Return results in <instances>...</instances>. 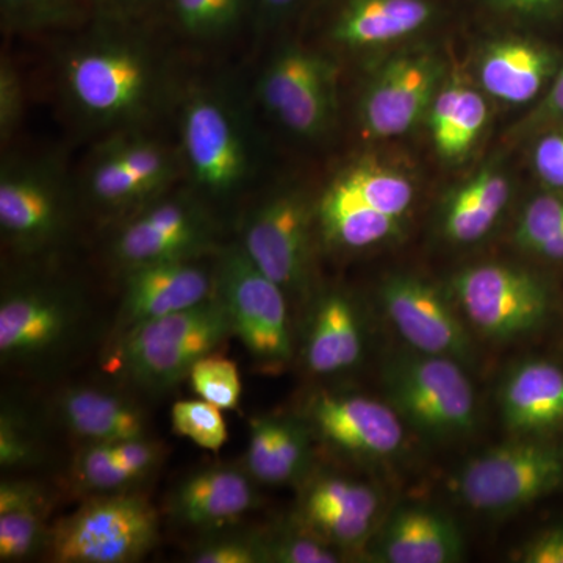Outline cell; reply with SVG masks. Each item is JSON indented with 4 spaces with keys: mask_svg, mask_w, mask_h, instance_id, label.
Here are the masks:
<instances>
[{
    "mask_svg": "<svg viewBox=\"0 0 563 563\" xmlns=\"http://www.w3.org/2000/svg\"><path fill=\"white\" fill-rule=\"evenodd\" d=\"M161 518L150 499L101 493L52 526L47 551L57 563H132L154 550Z\"/></svg>",
    "mask_w": 563,
    "mask_h": 563,
    "instance_id": "cell-3",
    "label": "cell"
},
{
    "mask_svg": "<svg viewBox=\"0 0 563 563\" xmlns=\"http://www.w3.org/2000/svg\"><path fill=\"white\" fill-rule=\"evenodd\" d=\"M379 509V495L368 484L324 474L303 488L296 521L344 553L372 537Z\"/></svg>",
    "mask_w": 563,
    "mask_h": 563,
    "instance_id": "cell-18",
    "label": "cell"
},
{
    "mask_svg": "<svg viewBox=\"0 0 563 563\" xmlns=\"http://www.w3.org/2000/svg\"><path fill=\"white\" fill-rule=\"evenodd\" d=\"M432 18L428 0H350L333 22L332 38L350 47H374L413 35Z\"/></svg>",
    "mask_w": 563,
    "mask_h": 563,
    "instance_id": "cell-25",
    "label": "cell"
},
{
    "mask_svg": "<svg viewBox=\"0 0 563 563\" xmlns=\"http://www.w3.org/2000/svg\"><path fill=\"white\" fill-rule=\"evenodd\" d=\"M532 124L539 125H562L563 124V65L559 68L558 74L547 96L539 109L532 114Z\"/></svg>",
    "mask_w": 563,
    "mask_h": 563,
    "instance_id": "cell-46",
    "label": "cell"
},
{
    "mask_svg": "<svg viewBox=\"0 0 563 563\" xmlns=\"http://www.w3.org/2000/svg\"><path fill=\"white\" fill-rule=\"evenodd\" d=\"M120 29V27H118ZM103 29L63 54L62 91L81 122L102 131L139 129L168 92L166 66L139 35Z\"/></svg>",
    "mask_w": 563,
    "mask_h": 563,
    "instance_id": "cell-1",
    "label": "cell"
},
{
    "mask_svg": "<svg viewBox=\"0 0 563 563\" xmlns=\"http://www.w3.org/2000/svg\"><path fill=\"white\" fill-rule=\"evenodd\" d=\"M339 177L368 206L395 220L402 222L412 207L415 188L401 173L368 162L350 166Z\"/></svg>",
    "mask_w": 563,
    "mask_h": 563,
    "instance_id": "cell-31",
    "label": "cell"
},
{
    "mask_svg": "<svg viewBox=\"0 0 563 563\" xmlns=\"http://www.w3.org/2000/svg\"><path fill=\"white\" fill-rule=\"evenodd\" d=\"M314 220L325 242L350 251L387 242L401 229V221L373 209L340 177L322 192Z\"/></svg>",
    "mask_w": 563,
    "mask_h": 563,
    "instance_id": "cell-26",
    "label": "cell"
},
{
    "mask_svg": "<svg viewBox=\"0 0 563 563\" xmlns=\"http://www.w3.org/2000/svg\"><path fill=\"white\" fill-rule=\"evenodd\" d=\"M380 299L393 328L413 351L473 361L465 324L431 285L413 276H393L380 288Z\"/></svg>",
    "mask_w": 563,
    "mask_h": 563,
    "instance_id": "cell-15",
    "label": "cell"
},
{
    "mask_svg": "<svg viewBox=\"0 0 563 563\" xmlns=\"http://www.w3.org/2000/svg\"><path fill=\"white\" fill-rule=\"evenodd\" d=\"M22 117L20 76L9 58L3 55L0 65V139L5 144L16 132Z\"/></svg>",
    "mask_w": 563,
    "mask_h": 563,
    "instance_id": "cell-42",
    "label": "cell"
},
{
    "mask_svg": "<svg viewBox=\"0 0 563 563\" xmlns=\"http://www.w3.org/2000/svg\"><path fill=\"white\" fill-rule=\"evenodd\" d=\"M521 563H563V525L551 526L533 536L517 554Z\"/></svg>",
    "mask_w": 563,
    "mask_h": 563,
    "instance_id": "cell-44",
    "label": "cell"
},
{
    "mask_svg": "<svg viewBox=\"0 0 563 563\" xmlns=\"http://www.w3.org/2000/svg\"><path fill=\"white\" fill-rule=\"evenodd\" d=\"M310 431L307 422L295 418L255 417L243 468L258 484L285 485L301 479L309 470Z\"/></svg>",
    "mask_w": 563,
    "mask_h": 563,
    "instance_id": "cell-24",
    "label": "cell"
},
{
    "mask_svg": "<svg viewBox=\"0 0 563 563\" xmlns=\"http://www.w3.org/2000/svg\"><path fill=\"white\" fill-rule=\"evenodd\" d=\"M84 322V303L68 285L32 279L11 285L0 301L3 366L35 368L60 357Z\"/></svg>",
    "mask_w": 563,
    "mask_h": 563,
    "instance_id": "cell-8",
    "label": "cell"
},
{
    "mask_svg": "<svg viewBox=\"0 0 563 563\" xmlns=\"http://www.w3.org/2000/svg\"><path fill=\"white\" fill-rule=\"evenodd\" d=\"M442 65L433 55L393 58L374 76L361 101L362 131L368 139H391L412 131L429 113Z\"/></svg>",
    "mask_w": 563,
    "mask_h": 563,
    "instance_id": "cell-14",
    "label": "cell"
},
{
    "mask_svg": "<svg viewBox=\"0 0 563 563\" xmlns=\"http://www.w3.org/2000/svg\"><path fill=\"white\" fill-rule=\"evenodd\" d=\"M232 335L228 313L213 296L191 309L122 333L113 362L144 390H168L187 379L196 362L213 354Z\"/></svg>",
    "mask_w": 563,
    "mask_h": 563,
    "instance_id": "cell-2",
    "label": "cell"
},
{
    "mask_svg": "<svg viewBox=\"0 0 563 563\" xmlns=\"http://www.w3.org/2000/svg\"><path fill=\"white\" fill-rule=\"evenodd\" d=\"M214 296V263H150L124 269V285L114 339L136 325L191 309Z\"/></svg>",
    "mask_w": 563,
    "mask_h": 563,
    "instance_id": "cell-16",
    "label": "cell"
},
{
    "mask_svg": "<svg viewBox=\"0 0 563 563\" xmlns=\"http://www.w3.org/2000/svg\"><path fill=\"white\" fill-rule=\"evenodd\" d=\"M515 242L548 262H563V191L550 190L526 206Z\"/></svg>",
    "mask_w": 563,
    "mask_h": 563,
    "instance_id": "cell-32",
    "label": "cell"
},
{
    "mask_svg": "<svg viewBox=\"0 0 563 563\" xmlns=\"http://www.w3.org/2000/svg\"><path fill=\"white\" fill-rule=\"evenodd\" d=\"M509 198L507 177L496 169H483L448 201L442 221L444 236L457 244L479 242L501 217Z\"/></svg>",
    "mask_w": 563,
    "mask_h": 563,
    "instance_id": "cell-29",
    "label": "cell"
},
{
    "mask_svg": "<svg viewBox=\"0 0 563 563\" xmlns=\"http://www.w3.org/2000/svg\"><path fill=\"white\" fill-rule=\"evenodd\" d=\"M114 451H117L118 461L129 472L135 474L139 481L157 470V465L163 459L161 444L151 440L150 437L114 442Z\"/></svg>",
    "mask_w": 563,
    "mask_h": 563,
    "instance_id": "cell-43",
    "label": "cell"
},
{
    "mask_svg": "<svg viewBox=\"0 0 563 563\" xmlns=\"http://www.w3.org/2000/svg\"><path fill=\"white\" fill-rule=\"evenodd\" d=\"M262 542L266 562L273 563H339L344 555L342 550L299 523L295 529L262 536Z\"/></svg>",
    "mask_w": 563,
    "mask_h": 563,
    "instance_id": "cell-38",
    "label": "cell"
},
{
    "mask_svg": "<svg viewBox=\"0 0 563 563\" xmlns=\"http://www.w3.org/2000/svg\"><path fill=\"white\" fill-rule=\"evenodd\" d=\"M257 95L282 128L302 139H317L335 118V65L318 52L284 47L263 69Z\"/></svg>",
    "mask_w": 563,
    "mask_h": 563,
    "instance_id": "cell-12",
    "label": "cell"
},
{
    "mask_svg": "<svg viewBox=\"0 0 563 563\" xmlns=\"http://www.w3.org/2000/svg\"><path fill=\"white\" fill-rule=\"evenodd\" d=\"M92 2L102 5L110 16L120 21L139 16V14L161 3V0H92Z\"/></svg>",
    "mask_w": 563,
    "mask_h": 563,
    "instance_id": "cell-48",
    "label": "cell"
},
{
    "mask_svg": "<svg viewBox=\"0 0 563 563\" xmlns=\"http://www.w3.org/2000/svg\"><path fill=\"white\" fill-rule=\"evenodd\" d=\"M466 321L498 342L521 339L542 328L551 312V291L542 277L518 266L484 263L451 282Z\"/></svg>",
    "mask_w": 563,
    "mask_h": 563,
    "instance_id": "cell-10",
    "label": "cell"
},
{
    "mask_svg": "<svg viewBox=\"0 0 563 563\" xmlns=\"http://www.w3.org/2000/svg\"><path fill=\"white\" fill-rule=\"evenodd\" d=\"M488 120L484 96L466 85L453 81L437 92L429 121L437 151L446 161H457L466 154Z\"/></svg>",
    "mask_w": 563,
    "mask_h": 563,
    "instance_id": "cell-30",
    "label": "cell"
},
{
    "mask_svg": "<svg viewBox=\"0 0 563 563\" xmlns=\"http://www.w3.org/2000/svg\"><path fill=\"white\" fill-rule=\"evenodd\" d=\"M214 296L258 368L282 372L292 357L287 292L257 268L242 244L218 251Z\"/></svg>",
    "mask_w": 563,
    "mask_h": 563,
    "instance_id": "cell-5",
    "label": "cell"
},
{
    "mask_svg": "<svg viewBox=\"0 0 563 563\" xmlns=\"http://www.w3.org/2000/svg\"><path fill=\"white\" fill-rule=\"evenodd\" d=\"M306 2L307 0H251L258 16L266 24L285 20Z\"/></svg>",
    "mask_w": 563,
    "mask_h": 563,
    "instance_id": "cell-47",
    "label": "cell"
},
{
    "mask_svg": "<svg viewBox=\"0 0 563 563\" xmlns=\"http://www.w3.org/2000/svg\"><path fill=\"white\" fill-rule=\"evenodd\" d=\"M174 432L202 450L218 453L228 442V426L222 410L203 399L177 401L172 409Z\"/></svg>",
    "mask_w": 563,
    "mask_h": 563,
    "instance_id": "cell-37",
    "label": "cell"
},
{
    "mask_svg": "<svg viewBox=\"0 0 563 563\" xmlns=\"http://www.w3.org/2000/svg\"><path fill=\"white\" fill-rule=\"evenodd\" d=\"M73 217L68 180L54 162L9 158L0 172V232L18 255L44 254L65 239Z\"/></svg>",
    "mask_w": 563,
    "mask_h": 563,
    "instance_id": "cell-9",
    "label": "cell"
},
{
    "mask_svg": "<svg viewBox=\"0 0 563 563\" xmlns=\"http://www.w3.org/2000/svg\"><path fill=\"white\" fill-rule=\"evenodd\" d=\"M463 553L465 543L453 518L424 506L396 510L376 543L377 561L385 563H454Z\"/></svg>",
    "mask_w": 563,
    "mask_h": 563,
    "instance_id": "cell-20",
    "label": "cell"
},
{
    "mask_svg": "<svg viewBox=\"0 0 563 563\" xmlns=\"http://www.w3.org/2000/svg\"><path fill=\"white\" fill-rule=\"evenodd\" d=\"M192 390L203 401L221 410H233L242 398V379L239 366L231 358L209 354L195 363L190 376Z\"/></svg>",
    "mask_w": 563,
    "mask_h": 563,
    "instance_id": "cell-36",
    "label": "cell"
},
{
    "mask_svg": "<svg viewBox=\"0 0 563 563\" xmlns=\"http://www.w3.org/2000/svg\"><path fill=\"white\" fill-rule=\"evenodd\" d=\"M306 412L309 428L344 454L383 459L402 448L404 421L388 402L347 393H318Z\"/></svg>",
    "mask_w": 563,
    "mask_h": 563,
    "instance_id": "cell-17",
    "label": "cell"
},
{
    "mask_svg": "<svg viewBox=\"0 0 563 563\" xmlns=\"http://www.w3.org/2000/svg\"><path fill=\"white\" fill-rule=\"evenodd\" d=\"M257 504L255 481L246 470L218 465L184 477L169 496L168 510L177 523L209 531L235 523Z\"/></svg>",
    "mask_w": 563,
    "mask_h": 563,
    "instance_id": "cell-19",
    "label": "cell"
},
{
    "mask_svg": "<svg viewBox=\"0 0 563 563\" xmlns=\"http://www.w3.org/2000/svg\"><path fill=\"white\" fill-rule=\"evenodd\" d=\"M179 133L181 168L202 195L225 198L250 179L252 147L246 125L220 91L198 90L185 99Z\"/></svg>",
    "mask_w": 563,
    "mask_h": 563,
    "instance_id": "cell-7",
    "label": "cell"
},
{
    "mask_svg": "<svg viewBox=\"0 0 563 563\" xmlns=\"http://www.w3.org/2000/svg\"><path fill=\"white\" fill-rule=\"evenodd\" d=\"M73 479L81 490L114 493L129 490L139 483L117 457L113 443H88L81 448L73 462Z\"/></svg>",
    "mask_w": 563,
    "mask_h": 563,
    "instance_id": "cell-35",
    "label": "cell"
},
{
    "mask_svg": "<svg viewBox=\"0 0 563 563\" xmlns=\"http://www.w3.org/2000/svg\"><path fill=\"white\" fill-rule=\"evenodd\" d=\"M314 209L296 191L277 192L244 218L242 247L247 257L290 295L309 284Z\"/></svg>",
    "mask_w": 563,
    "mask_h": 563,
    "instance_id": "cell-13",
    "label": "cell"
},
{
    "mask_svg": "<svg viewBox=\"0 0 563 563\" xmlns=\"http://www.w3.org/2000/svg\"><path fill=\"white\" fill-rule=\"evenodd\" d=\"M92 0H0L3 27L18 32L49 31L76 24Z\"/></svg>",
    "mask_w": 563,
    "mask_h": 563,
    "instance_id": "cell-33",
    "label": "cell"
},
{
    "mask_svg": "<svg viewBox=\"0 0 563 563\" xmlns=\"http://www.w3.org/2000/svg\"><path fill=\"white\" fill-rule=\"evenodd\" d=\"M533 168L550 190L563 191V124L544 133L533 147Z\"/></svg>",
    "mask_w": 563,
    "mask_h": 563,
    "instance_id": "cell-41",
    "label": "cell"
},
{
    "mask_svg": "<svg viewBox=\"0 0 563 563\" xmlns=\"http://www.w3.org/2000/svg\"><path fill=\"white\" fill-rule=\"evenodd\" d=\"M495 9L528 21H553L563 11V0H490Z\"/></svg>",
    "mask_w": 563,
    "mask_h": 563,
    "instance_id": "cell-45",
    "label": "cell"
},
{
    "mask_svg": "<svg viewBox=\"0 0 563 563\" xmlns=\"http://www.w3.org/2000/svg\"><path fill=\"white\" fill-rule=\"evenodd\" d=\"M38 461V442L27 420L11 407H3L0 417V466L3 470H20Z\"/></svg>",
    "mask_w": 563,
    "mask_h": 563,
    "instance_id": "cell-39",
    "label": "cell"
},
{
    "mask_svg": "<svg viewBox=\"0 0 563 563\" xmlns=\"http://www.w3.org/2000/svg\"><path fill=\"white\" fill-rule=\"evenodd\" d=\"M363 336L361 321L350 299L329 292L314 306L306 357L310 372L318 376L343 373L361 362Z\"/></svg>",
    "mask_w": 563,
    "mask_h": 563,
    "instance_id": "cell-27",
    "label": "cell"
},
{
    "mask_svg": "<svg viewBox=\"0 0 563 563\" xmlns=\"http://www.w3.org/2000/svg\"><path fill=\"white\" fill-rule=\"evenodd\" d=\"M195 563H265L262 533H233L213 537L199 543L190 554Z\"/></svg>",
    "mask_w": 563,
    "mask_h": 563,
    "instance_id": "cell-40",
    "label": "cell"
},
{
    "mask_svg": "<svg viewBox=\"0 0 563 563\" xmlns=\"http://www.w3.org/2000/svg\"><path fill=\"white\" fill-rule=\"evenodd\" d=\"M46 496L32 481L0 484V561L22 562L47 548Z\"/></svg>",
    "mask_w": 563,
    "mask_h": 563,
    "instance_id": "cell-28",
    "label": "cell"
},
{
    "mask_svg": "<svg viewBox=\"0 0 563 563\" xmlns=\"http://www.w3.org/2000/svg\"><path fill=\"white\" fill-rule=\"evenodd\" d=\"M387 402L402 421L435 439L466 435L476 428L477 404L461 362L410 351L383 368Z\"/></svg>",
    "mask_w": 563,
    "mask_h": 563,
    "instance_id": "cell-4",
    "label": "cell"
},
{
    "mask_svg": "<svg viewBox=\"0 0 563 563\" xmlns=\"http://www.w3.org/2000/svg\"><path fill=\"white\" fill-rule=\"evenodd\" d=\"M217 233V224L201 199L165 192L122 222L111 239V257L122 269L198 261L214 251Z\"/></svg>",
    "mask_w": 563,
    "mask_h": 563,
    "instance_id": "cell-11",
    "label": "cell"
},
{
    "mask_svg": "<svg viewBox=\"0 0 563 563\" xmlns=\"http://www.w3.org/2000/svg\"><path fill=\"white\" fill-rule=\"evenodd\" d=\"M504 424L518 435L563 431V368L548 361L515 366L504 380Z\"/></svg>",
    "mask_w": 563,
    "mask_h": 563,
    "instance_id": "cell-21",
    "label": "cell"
},
{
    "mask_svg": "<svg viewBox=\"0 0 563 563\" xmlns=\"http://www.w3.org/2000/svg\"><path fill=\"white\" fill-rule=\"evenodd\" d=\"M563 487V444L520 439L476 455L455 473L459 501L484 514L523 509Z\"/></svg>",
    "mask_w": 563,
    "mask_h": 563,
    "instance_id": "cell-6",
    "label": "cell"
},
{
    "mask_svg": "<svg viewBox=\"0 0 563 563\" xmlns=\"http://www.w3.org/2000/svg\"><path fill=\"white\" fill-rule=\"evenodd\" d=\"M559 68L558 54L543 44L523 38L499 40L485 47L479 80L493 98L518 106L537 98Z\"/></svg>",
    "mask_w": 563,
    "mask_h": 563,
    "instance_id": "cell-22",
    "label": "cell"
},
{
    "mask_svg": "<svg viewBox=\"0 0 563 563\" xmlns=\"http://www.w3.org/2000/svg\"><path fill=\"white\" fill-rule=\"evenodd\" d=\"M57 412L63 426L88 443L150 437V421L139 404L109 388H68L58 396Z\"/></svg>",
    "mask_w": 563,
    "mask_h": 563,
    "instance_id": "cell-23",
    "label": "cell"
},
{
    "mask_svg": "<svg viewBox=\"0 0 563 563\" xmlns=\"http://www.w3.org/2000/svg\"><path fill=\"white\" fill-rule=\"evenodd\" d=\"M251 0H172L181 31L196 40H220L239 27Z\"/></svg>",
    "mask_w": 563,
    "mask_h": 563,
    "instance_id": "cell-34",
    "label": "cell"
}]
</instances>
